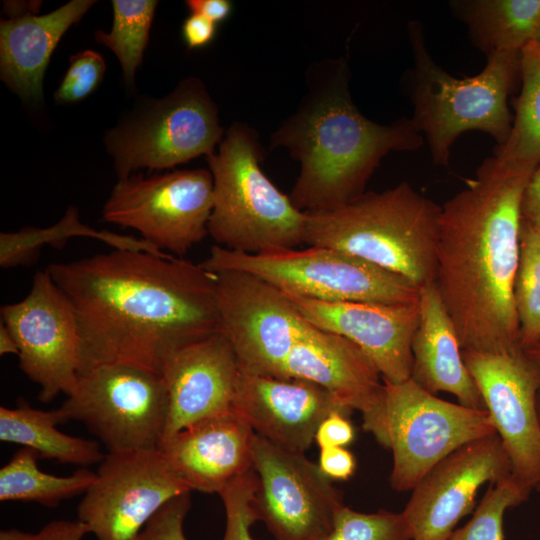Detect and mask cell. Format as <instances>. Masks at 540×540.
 <instances>
[{"label":"cell","mask_w":540,"mask_h":540,"mask_svg":"<svg viewBox=\"0 0 540 540\" xmlns=\"http://www.w3.org/2000/svg\"><path fill=\"white\" fill-rule=\"evenodd\" d=\"M254 436L249 424L233 410L180 430L158 449L190 491L219 494L252 469Z\"/></svg>","instance_id":"22"},{"label":"cell","mask_w":540,"mask_h":540,"mask_svg":"<svg viewBox=\"0 0 540 540\" xmlns=\"http://www.w3.org/2000/svg\"><path fill=\"white\" fill-rule=\"evenodd\" d=\"M528 359L533 363L540 375V340L522 349ZM537 409L540 418V389L537 395Z\"/></svg>","instance_id":"44"},{"label":"cell","mask_w":540,"mask_h":540,"mask_svg":"<svg viewBox=\"0 0 540 540\" xmlns=\"http://www.w3.org/2000/svg\"><path fill=\"white\" fill-rule=\"evenodd\" d=\"M489 413L438 398L412 379L384 381L375 439L393 455L391 487L412 490L439 461L460 446L496 434Z\"/></svg>","instance_id":"8"},{"label":"cell","mask_w":540,"mask_h":540,"mask_svg":"<svg viewBox=\"0 0 540 540\" xmlns=\"http://www.w3.org/2000/svg\"><path fill=\"white\" fill-rule=\"evenodd\" d=\"M252 469L253 505L275 540H318L331 531L342 495L304 453L255 434Z\"/></svg>","instance_id":"14"},{"label":"cell","mask_w":540,"mask_h":540,"mask_svg":"<svg viewBox=\"0 0 540 540\" xmlns=\"http://www.w3.org/2000/svg\"><path fill=\"white\" fill-rule=\"evenodd\" d=\"M317 465L331 481L347 480L355 472L356 460L344 447H327L320 449Z\"/></svg>","instance_id":"38"},{"label":"cell","mask_w":540,"mask_h":540,"mask_svg":"<svg viewBox=\"0 0 540 540\" xmlns=\"http://www.w3.org/2000/svg\"><path fill=\"white\" fill-rule=\"evenodd\" d=\"M1 322L19 347V368L40 386L38 399L52 401L77 388L81 337L73 305L48 269L38 271L28 295L1 307Z\"/></svg>","instance_id":"12"},{"label":"cell","mask_w":540,"mask_h":540,"mask_svg":"<svg viewBox=\"0 0 540 540\" xmlns=\"http://www.w3.org/2000/svg\"><path fill=\"white\" fill-rule=\"evenodd\" d=\"M72 237L94 238L119 250L145 251L158 256L170 255L142 238L109 231H96L82 224L76 208L70 207L63 218L53 226L26 227L16 232H2L0 234V265L4 269L28 265L36 260L43 246L62 248Z\"/></svg>","instance_id":"27"},{"label":"cell","mask_w":540,"mask_h":540,"mask_svg":"<svg viewBox=\"0 0 540 540\" xmlns=\"http://www.w3.org/2000/svg\"><path fill=\"white\" fill-rule=\"evenodd\" d=\"M96 3L72 0L44 15L26 12L0 23V75L23 100H43L50 58L66 31Z\"/></svg>","instance_id":"23"},{"label":"cell","mask_w":540,"mask_h":540,"mask_svg":"<svg viewBox=\"0 0 540 540\" xmlns=\"http://www.w3.org/2000/svg\"><path fill=\"white\" fill-rule=\"evenodd\" d=\"M535 170L495 155L486 158L467 187L441 206L435 286L461 349H521L514 283L521 201Z\"/></svg>","instance_id":"2"},{"label":"cell","mask_w":540,"mask_h":540,"mask_svg":"<svg viewBox=\"0 0 540 540\" xmlns=\"http://www.w3.org/2000/svg\"><path fill=\"white\" fill-rule=\"evenodd\" d=\"M441 209L403 181L334 209L305 211L304 244L352 254L423 288L436 280Z\"/></svg>","instance_id":"4"},{"label":"cell","mask_w":540,"mask_h":540,"mask_svg":"<svg viewBox=\"0 0 540 540\" xmlns=\"http://www.w3.org/2000/svg\"><path fill=\"white\" fill-rule=\"evenodd\" d=\"M37 454L22 447L0 469V501L34 502L55 507L62 501L84 494L96 472L82 468L69 476L48 474L38 468Z\"/></svg>","instance_id":"28"},{"label":"cell","mask_w":540,"mask_h":540,"mask_svg":"<svg viewBox=\"0 0 540 540\" xmlns=\"http://www.w3.org/2000/svg\"><path fill=\"white\" fill-rule=\"evenodd\" d=\"M223 134L216 103L203 82L190 76L109 130L104 143L120 180L139 169H169L208 157Z\"/></svg>","instance_id":"9"},{"label":"cell","mask_w":540,"mask_h":540,"mask_svg":"<svg viewBox=\"0 0 540 540\" xmlns=\"http://www.w3.org/2000/svg\"><path fill=\"white\" fill-rule=\"evenodd\" d=\"M279 378L300 379L320 385L351 410L362 414L363 429L376 428L384 397V381L369 357L353 342L315 328L291 349Z\"/></svg>","instance_id":"21"},{"label":"cell","mask_w":540,"mask_h":540,"mask_svg":"<svg viewBox=\"0 0 540 540\" xmlns=\"http://www.w3.org/2000/svg\"><path fill=\"white\" fill-rule=\"evenodd\" d=\"M488 487L472 518L455 530L449 540H504L505 512L526 501L531 492L513 476Z\"/></svg>","instance_id":"32"},{"label":"cell","mask_w":540,"mask_h":540,"mask_svg":"<svg viewBox=\"0 0 540 540\" xmlns=\"http://www.w3.org/2000/svg\"><path fill=\"white\" fill-rule=\"evenodd\" d=\"M213 202L210 170L131 175L113 187L102 218L138 231L161 251L183 256L208 235Z\"/></svg>","instance_id":"11"},{"label":"cell","mask_w":540,"mask_h":540,"mask_svg":"<svg viewBox=\"0 0 540 540\" xmlns=\"http://www.w3.org/2000/svg\"><path fill=\"white\" fill-rule=\"evenodd\" d=\"M536 41L540 43V28H539V32H538V36H537V40H536Z\"/></svg>","instance_id":"47"},{"label":"cell","mask_w":540,"mask_h":540,"mask_svg":"<svg viewBox=\"0 0 540 540\" xmlns=\"http://www.w3.org/2000/svg\"><path fill=\"white\" fill-rule=\"evenodd\" d=\"M521 219L540 235V166L531 175L521 201Z\"/></svg>","instance_id":"40"},{"label":"cell","mask_w":540,"mask_h":540,"mask_svg":"<svg viewBox=\"0 0 540 540\" xmlns=\"http://www.w3.org/2000/svg\"><path fill=\"white\" fill-rule=\"evenodd\" d=\"M239 373L237 355L222 329L171 355L160 373L168 392L161 443L196 422L233 411Z\"/></svg>","instance_id":"20"},{"label":"cell","mask_w":540,"mask_h":540,"mask_svg":"<svg viewBox=\"0 0 540 540\" xmlns=\"http://www.w3.org/2000/svg\"><path fill=\"white\" fill-rule=\"evenodd\" d=\"M89 529L79 519L76 520H53L47 523L36 533L35 540H82Z\"/></svg>","instance_id":"41"},{"label":"cell","mask_w":540,"mask_h":540,"mask_svg":"<svg viewBox=\"0 0 540 540\" xmlns=\"http://www.w3.org/2000/svg\"><path fill=\"white\" fill-rule=\"evenodd\" d=\"M154 0H113V24L110 32H95L97 42L109 48L118 58L125 83L132 86L141 65L155 10Z\"/></svg>","instance_id":"30"},{"label":"cell","mask_w":540,"mask_h":540,"mask_svg":"<svg viewBox=\"0 0 540 540\" xmlns=\"http://www.w3.org/2000/svg\"><path fill=\"white\" fill-rule=\"evenodd\" d=\"M450 7L486 57L499 51H521L537 40L540 0H456Z\"/></svg>","instance_id":"25"},{"label":"cell","mask_w":540,"mask_h":540,"mask_svg":"<svg viewBox=\"0 0 540 540\" xmlns=\"http://www.w3.org/2000/svg\"><path fill=\"white\" fill-rule=\"evenodd\" d=\"M0 354H19L18 344L4 323L0 324Z\"/></svg>","instance_id":"43"},{"label":"cell","mask_w":540,"mask_h":540,"mask_svg":"<svg viewBox=\"0 0 540 540\" xmlns=\"http://www.w3.org/2000/svg\"><path fill=\"white\" fill-rule=\"evenodd\" d=\"M521 92L507 141L494 155L532 168L540 166V43L532 41L520 53Z\"/></svg>","instance_id":"29"},{"label":"cell","mask_w":540,"mask_h":540,"mask_svg":"<svg viewBox=\"0 0 540 540\" xmlns=\"http://www.w3.org/2000/svg\"><path fill=\"white\" fill-rule=\"evenodd\" d=\"M344 59H325L307 70V91L297 110L271 136L300 163L290 199L301 211L330 210L364 193L380 161L424 142L412 118L380 124L355 106Z\"/></svg>","instance_id":"3"},{"label":"cell","mask_w":540,"mask_h":540,"mask_svg":"<svg viewBox=\"0 0 540 540\" xmlns=\"http://www.w3.org/2000/svg\"><path fill=\"white\" fill-rule=\"evenodd\" d=\"M64 421L83 423L109 452L158 449L168 417L159 373L127 364L79 372L76 390L58 408Z\"/></svg>","instance_id":"10"},{"label":"cell","mask_w":540,"mask_h":540,"mask_svg":"<svg viewBox=\"0 0 540 540\" xmlns=\"http://www.w3.org/2000/svg\"><path fill=\"white\" fill-rule=\"evenodd\" d=\"M512 476L499 435L468 442L433 466L411 490L402 511L411 540H449L475 506L478 490Z\"/></svg>","instance_id":"17"},{"label":"cell","mask_w":540,"mask_h":540,"mask_svg":"<svg viewBox=\"0 0 540 540\" xmlns=\"http://www.w3.org/2000/svg\"><path fill=\"white\" fill-rule=\"evenodd\" d=\"M419 305V323L411 345L410 379L434 395L447 392L463 406L485 409L480 391L463 360L456 328L435 283L421 288Z\"/></svg>","instance_id":"24"},{"label":"cell","mask_w":540,"mask_h":540,"mask_svg":"<svg viewBox=\"0 0 540 540\" xmlns=\"http://www.w3.org/2000/svg\"><path fill=\"white\" fill-rule=\"evenodd\" d=\"M217 24L199 14H192L182 23V37L189 49L207 46L215 38Z\"/></svg>","instance_id":"39"},{"label":"cell","mask_w":540,"mask_h":540,"mask_svg":"<svg viewBox=\"0 0 540 540\" xmlns=\"http://www.w3.org/2000/svg\"><path fill=\"white\" fill-rule=\"evenodd\" d=\"M514 302L524 349L540 340V235L522 219Z\"/></svg>","instance_id":"31"},{"label":"cell","mask_w":540,"mask_h":540,"mask_svg":"<svg viewBox=\"0 0 540 540\" xmlns=\"http://www.w3.org/2000/svg\"><path fill=\"white\" fill-rule=\"evenodd\" d=\"M190 493H183L165 503L147 522L138 540H188L184 521L191 507Z\"/></svg>","instance_id":"36"},{"label":"cell","mask_w":540,"mask_h":540,"mask_svg":"<svg viewBox=\"0 0 540 540\" xmlns=\"http://www.w3.org/2000/svg\"><path fill=\"white\" fill-rule=\"evenodd\" d=\"M355 430L347 415L333 412L319 425L315 442L320 449L327 447H344L354 440Z\"/></svg>","instance_id":"37"},{"label":"cell","mask_w":540,"mask_h":540,"mask_svg":"<svg viewBox=\"0 0 540 540\" xmlns=\"http://www.w3.org/2000/svg\"><path fill=\"white\" fill-rule=\"evenodd\" d=\"M47 269L76 313L79 372L118 363L160 374L175 352L221 329L214 273L172 254L114 249Z\"/></svg>","instance_id":"1"},{"label":"cell","mask_w":540,"mask_h":540,"mask_svg":"<svg viewBox=\"0 0 540 540\" xmlns=\"http://www.w3.org/2000/svg\"><path fill=\"white\" fill-rule=\"evenodd\" d=\"M318 540H411V534L403 512L363 513L343 505L331 531Z\"/></svg>","instance_id":"33"},{"label":"cell","mask_w":540,"mask_h":540,"mask_svg":"<svg viewBox=\"0 0 540 540\" xmlns=\"http://www.w3.org/2000/svg\"><path fill=\"white\" fill-rule=\"evenodd\" d=\"M485 409L510 459L512 476L528 491L540 479V375L522 349L484 353L462 349Z\"/></svg>","instance_id":"16"},{"label":"cell","mask_w":540,"mask_h":540,"mask_svg":"<svg viewBox=\"0 0 540 540\" xmlns=\"http://www.w3.org/2000/svg\"><path fill=\"white\" fill-rule=\"evenodd\" d=\"M221 329L240 369L277 377L296 343L316 327L277 287L248 273H214Z\"/></svg>","instance_id":"13"},{"label":"cell","mask_w":540,"mask_h":540,"mask_svg":"<svg viewBox=\"0 0 540 540\" xmlns=\"http://www.w3.org/2000/svg\"><path fill=\"white\" fill-rule=\"evenodd\" d=\"M199 264L212 273H248L285 293L325 302L407 304L420 299L421 288L404 277L328 247L247 254L214 245Z\"/></svg>","instance_id":"7"},{"label":"cell","mask_w":540,"mask_h":540,"mask_svg":"<svg viewBox=\"0 0 540 540\" xmlns=\"http://www.w3.org/2000/svg\"><path fill=\"white\" fill-rule=\"evenodd\" d=\"M233 410L258 436L304 453L321 422L333 412L352 410L313 382L258 375L240 369Z\"/></svg>","instance_id":"19"},{"label":"cell","mask_w":540,"mask_h":540,"mask_svg":"<svg viewBox=\"0 0 540 540\" xmlns=\"http://www.w3.org/2000/svg\"><path fill=\"white\" fill-rule=\"evenodd\" d=\"M262 157L258 134L240 122L206 157L214 198L208 234L220 247L262 254L304 244L305 212L266 176Z\"/></svg>","instance_id":"6"},{"label":"cell","mask_w":540,"mask_h":540,"mask_svg":"<svg viewBox=\"0 0 540 540\" xmlns=\"http://www.w3.org/2000/svg\"><path fill=\"white\" fill-rule=\"evenodd\" d=\"M535 489L540 493V479L538 483L536 484Z\"/></svg>","instance_id":"46"},{"label":"cell","mask_w":540,"mask_h":540,"mask_svg":"<svg viewBox=\"0 0 540 540\" xmlns=\"http://www.w3.org/2000/svg\"><path fill=\"white\" fill-rule=\"evenodd\" d=\"M191 492L159 449L108 452L77 508L97 540H138L169 500Z\"/></svg>","instance_id":"15"},{"label":"cell","mask_w":540,"mask_h":540,"mask_svg":"<svg viewBox=\"0 0 540 540\" xmlns=\"http://www.w3.org/2000/svg\"><path fill=\"white\" fill-rule=\"evenodd\" d=\"M257 477L253 469L229 483L220 493L226 525L221 540H255L251 526L258 521L253 502Z\"/></svg>","instance_id":"34"},{"label":"cell","mask_w":540,"mask_h":540,"mask_svg":"<svg viewBox=\"0 0 540 540\" xmlns=\"http://www.w3.org/2000/svg\"><path fill=\"white\" fill-rule=\"evenodd\" d=\"M65 423L59 409L43 411L19 399L15 408L0 407V440L33 450L39 459L89 466L100 463L105 455L95 440L61 432Z\"/></svg>","instance_id":"26"},{"label":"cell","mask_w":540,"mask_h":540,"mask_svg":"<svg viewBox=\"0 0 540 540\" xmlns=\"http://www.w3.org/2000/svg\"><path fill=\"white\" fill-rule=\"evenodd\" d=\"M186 6L190 13L204 16L215 24L227 20L233 10L230 0H188Z\"/></svg>","instance_id":"42"},{"label":"cell","mask_w":540,"mask_h":540,"mask_svg":"<svg viewBox=\"0 0 540 540\" xmlns=\"http://www.w3.org/2000/svg\"><path fill=\"white\" fill-rule=\"evenodd\" d=\"M408 38L413 64L402 77V87L433 163L448 166L452 144L470 130L488 133L497 146L503 145L512 127L507 100L520 76L521 51L494 52L479 74L458 79L433 60L420 22L408 23Z\"/></svg>","instance_id":"5"},{"label":"cell","mask_w":540,"mask_h":540,"mask_svg":"<svg viewBox=\"0 0 540 540\" xmlns=\"http://www.w3.org/2000/svg\"><path fill=\"white\" fill-rule=\"evenodd\" d=\"M36 533L25 532L15 528L2 529L0 531V540H35Z\"/></svg>","instance_id":"45"},{"label":"cell","mask_w":540,"mask_h":540,"mask_svg":"<svg viewBox=\"0 0 540 540\" xmlns=\"http://www.w3.org/2000/svg\"><path fill=\"white\" fill-rule=\"evenodd\" d=\"M285 294L315 327L357 345L375 364L383 381L398 384L410 379L411 345L419 323V301L407 304L325 302Z\"/></svg>","instance_id":"18"},{"label":"cell","mask_w":540,"mask_h":540,"mask_svg":"<svg viewBox=\"0 0 540 540\" xmlns=\"http://www.w3.org/2000/svg\"><path fill=\"white\" fill-rule=\"evenodd\" d=\"M106 71L103 56L94 50L73 54L69 66L55 91V102L62 105L85 100L101 84Z\"/></svg>","instance_id":"35"}]
</instances>
